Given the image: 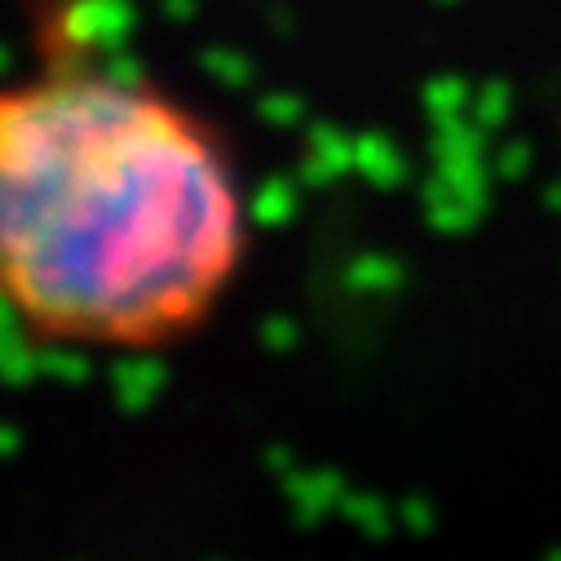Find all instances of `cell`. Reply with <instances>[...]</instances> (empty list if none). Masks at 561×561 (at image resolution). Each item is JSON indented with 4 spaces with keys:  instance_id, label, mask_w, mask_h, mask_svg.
Instances as JSON below:
<instances>
[{
    "instance_id": "obj_1",
    "label": "cell",
    "mask_w": 561,
    "mask_h": 561,
    "mask_svg": "<svg viewBox=\"0 0 561 561\" xmlns=\"http://www.w3.org/2000/svg\"><path fill=\"white\" fill-rule=\"evenodd\" d=\"M243 248L234 164L173 93L84 58L5 93L0 284L41 345H169L217 310Z\"/></svg>"
}]
</instances>
